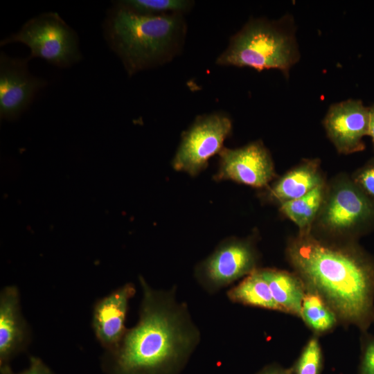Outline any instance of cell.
Instances as JSON below:
<instances>
[{"label": "cell", "mask_w": 374, "mask_h": 374, "mask_svg": "<svg viewBox=\"0 0 374 374\" xmlns=\"http://www.w3.org/2000/svg\"><path fill=\"white\" fill-rule=\"evenodd\" d=\"M136 293L127 283L98 299L93 307L91 326L95 337L107 353L114 352L126 331L129 301Z\"/></svg>", "instance_id": "12"}, {"label": "cell", "mask_w": 374, "mask_h": 374, "mask_svg": "<svg viewBox=\"0 0 374 374\" xmlns=\"http://www.w3.org/2000/svg\"><path fill=\"white\" fill-rule=\"evenodd\" d=\"M0 371L1 374H54L43 361L37 357H31L28 368L19 373H13L9 365L0 367Z\"/></svg>", "instance_id": "22"}, {"label": "cell", "mask_w": 374, "mask_h": 374, "mask_svg": "<svg viewBox=\"0 0 374 374\" xmlns=\"http://www.w3.org/2000/svg\"><path fill=\"white\" fill-rule=\"evenodd\" d=\"M300 317L311 329L320 333L332 329L337 321L336 314L323 299L306 287Z\"/></svg>", "instance_id": "18"}, {"label": "cell", "mask_w": 374, "mask_h": 374, "mask_svg": "<svg viewBox=\"0 0 374 374\" xmlns=\"http://www.w3.org/2000/svg\"><path fill=\"white\" fill-rule=\"evenodd\" d=\"M26 58H14L1 52L0 56V114L2 118L12 119L30 103L45 81L32 75Z\"/></svg>", "instance_id": "11"}, {"label": "cell", "mask_w": 374, "mask_h": 374, "mask_svg": "<svg viewBox=\"0 0 374 374\" xmlns=\"http://www.w3.org/2000/svg\"><path fill=\"white\" fill-rule=\"evenodd\" d=\"M360 374H374V339L371 341L364 349Z\"/></svg>", "instance_id": "23"}, {"label": "cell", "mask_w": 374, "mask_h": 374, "mask_svg": "<svg viewBox=\"0 0 374 374\" xmlns=\"http://www.w3.org/2000/svg\"><path fill=\"white\" fill-rule=\"evenodd\" d=\"M257 260L250 241L229 238L196 266L195 276L204 290L215 293L256 270Z\"/></svg>", "instance_id": "7"}, {"label": "cell", "mask_w": 374, "mask_h": 374, "mask_svg": "<svg viewBox=\"0 0 374 374\" xmlns=\"http://www.w3.org/2000/svg\"><path fill=\"white\" fill-rule=\"evenodd\" d=\"M324 199L325 188L321 185L301 197L280 204V211L299 228L301 235L309 234Z\"/></svg>", "instance_id": "17"}, {"label": "cell", "mask_w": 374, "mask_h": 374, "mask_svg": "<svg viewBox=\"0 0 374 374\" xmlns=\"http://www.w3.org/2000/svg\"><path fill=\"white\" fill-rule=\"evenodd\" d=\"M232 121L223 112L198 116L181 136L172 159L177 171L197 175L208 160L224 148L223 143L232 131Z\"/></svg>", "instance_id": "6"}, {"label": "cell", "mask_w": 374, "mask_h": 374, "mask_svg": "<svg viewBox=\"0 0 374 374\" xmlns=\"http://www.w3.org/2000/svg\"><path fill=\"white\" fill-rule=\"evenodd\" d=\"M117 3L139 14L162 15H184L192 8L194 2L188 0H123Z\"/></svg>", "instance_id": "19"}, {"label": "cell", "mask_w": 374, "mask_h": 374, "mask_svg": "<svg viewBox=\"0 0 374 374\" xmlns=\"http://www.w3.org/2000/svg\"><path fill=\"white\" fill-rule=\"evenodd\" d=\"M21 42L30 49V60L40 57L60 67L69 66L79 61L75 32L55 12L39 15L28 20L20 30L1 42V45Z\"/></svg>", "instance_id": "5"}, {"label": "cell", "mask_w": 374, "mask_h": 374, "mask_svg": "<svg viewBox=\"0 0 374 374\" xmlns=\"http://www.w3.org/2000/svg\"><path fill=\"white\" fill-rule=\"evenodd\" d=\"M30 330L21 309L17 286L3 287L0 292V367L24 351L30 342Z\"/></svg>", "instance_id": "13"}, {"label": "cell", "mask_w": 374, "mask_h": 374, "mask_svg": "<svg viewBox=\"0 0 374 374\" xmlns=\"http://www.w3.org/2000/svg\"><path fill=\"white\" fill-rule=\"evenodd\" d=\"M323 184L317 159L303 161L284 175L270 189V197L280 204L304 196Z\"/></svg>", "instance_id": "14"}, {"label": "cell", "mask_w": 374, "mask_h": 374, "mask_svg": "<svg viewBox=\"0 0 374 374\" xmlns=\"http://www.w3.org/2000/svg\"><path fill=\"white\" fill-rule=\"evenodd\" d=\"M353 181L374 204V158L355 172Z\"/></svg>", "instance_id": "21"}, {"label": "cell", "mask_w": 374, "mask_h": 374, "mask_svg": "<svg viewBox=\"0 0 374 374\" xmlns=\"http://www.w3.org/2000/svg\"><path fill=\"white\" fill-rule=\"evenodd\" d=\"M256 374H292V372L291 368H284L278 365H269Z\"/></svg>", "instance_id": "24"}, {"label": "cell", "mask_w": 374, "mask_h": 374, "mask_svg": "<svg viewBox=\"0 0 374 374\" xmlns=\"http://www.w3.org/2000/svg\"><path fill=\"white\" fill-rule=\"evenodd\" d=\"M368 136H369L371 139L374 149V104L369 107V124Z\"/></svg>", "instance_id": "25"}, {"label": "cell", "mask_w": 374, "mask_h": 374, "mask_svg": "<svg viewBox=\"0 0 374 374\" xmlns=\"http://www.w3.org/2000/svg\"><path fill=\"white\" fill-rule=\"evenodd\" d=\"M260 270L280 312L300 317L305 294V286L301 278L286 271L270 268Z\"/></svg>", "instance_id": "15"}, {"label": "cell", "mask_w": 374, "mask_h": 374, "mask_svg": "<svg viewBox=\"0 0 374 374\" xmlns=\"http://www.w3.org/2000/svg\"><path fill=\"white\" fill-rule=\"evenodd\" d=\"M322 353L319 340L311 338L292 369V374H321Z\"/></svg>", "instance_id": "20"}, {"label": "cell", "mask_w": 374, "mask_h": 374, "mask_svg": "<svg viewBox=\"0 0 374 374\" xmlns=\"http://www.w3.org/2000/svg\"><path fill=\"white\" fill-rule=\"evenodd\" d=\"M287 257L305 287L337 318L362 330L374 321V260L360 248L332 247L300 234L290 243Z\"/></svg>", "instance_id": "2"}, {"label": "cell", "mask_w": 374, "mask_h": 374, "mask_svg": "<svg viewBox=\"0 0 374 374\" xmlns=\"http://www.w3.org/2000/svg\"><path fill=\"white\" fill-rule=\"evenodd\" d=\"M226 296L235 303L280 311L260 269H256L237 285L230 288Z\"/></svg>", "instance_id": "16"}, {"label": "cell", "mask_w": 374, "mask_h": 374, "mask_svg": "<svg viewBox=\"0 0 374 374\" xmlns=\"http://www.w3.org/2000/svg\"><path fill=\"white\" fill-rule=\"evenodd\" d=\"M369 107L360 100L348 99L332 104L323 120L328 137L344 154L362 151L368 136Z\"/></svg>", "instance_id": "10"}, {"label": "cell", "mask_w": 374, "mask_h": 374, "mask_svg": "<svg viewBox=\"0 0 374 374\" xmlns=\"http://www.w3.org/2000/svg\"><path fill=\"white\" fill-rule=\"evenodd\" d=\"M319 214L321 224L335 232L363 233L374 224V204L350 179L333 186Z\"/></svg>", "instance_id": "8"}, {"label": "cell", "mask_w": 374, "mask_h": 374, "mask_svg": "<svg viewBox=\"0 0 374 374\" xmlns=\"http://www.w3.org/2000/svg\"><path fill=\"white\" fill-rule=\"evenodd\" d=\"M219 155V168L214 175L215 181L231 180L262 188L275 176L270 153L260 141L235 149L224 148Z\"/></svg>", "instance_id": "9"}, {"label": "cell", "mask_w": 374, "mask_h": 374, "mask_svg": "<svg viewBox=\"0 0 374 374\" xmlns=\"http://www.w3.org/2000/svg\"><path fill=\"white\" fill-rule=\"evenodd\" d=\"M105 35L129 76L172 61L187 33L182 14L142 15L116 3L104 25Z\"/></svg>", "instance_id": "3"}, {"label": "cell", "mask_w": 374, "mask_h": 374, "mask_svg": "<svg viewBox=\"0 0 374 374\" xmlns=\"http://www.w3.org/2000/svg\"><path fill=\"white\" fill-rule=\"evenodd\" d=\"M142 299L137 323L127 329L118 348L105 353L107 374H178L200 341L188 306L176 287L152 288L139 278Z\"/></svg>", "instance_id": "1"}, {"label": "cell", "mask_w": 374, "mask_h": 374, "mask_svg": "<svg viewBox=\"0 0 374 374\" xmlns=\"http://www.w3.org/2000/svg\"><path fill=\"white\" fill-rule=\"evenodd\" d=\"M295 33L290 15L276 20L251 19L231 37L215 63L247 66L258 71L277 69L288 78L290 69L300 59Z\"/></svg>", "instance_id": "4"}]
</instances>
